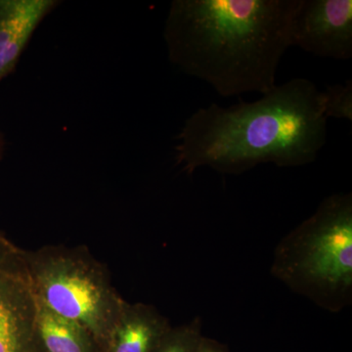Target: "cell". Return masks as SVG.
Segmentation results:
<instances>
[{"mask_svg":"<svg viewBox=\"0 0 352 352\" xmlns=\"http://www.w3.org/2000/svg\"><path fill=\"white\" fill-rule=\"evenodd\" d=\"M25 250L0 231V352H46Z\"/></svg>","mask_w":352,"mask_h":352,"instance_id":"obj_5","label":"cell"},{"mask_svg":"<svg viewBox=\"0 0 352 352\" xmlns=\"http://www.w3.org/2000/svg\"><path fill=\"white\" fill-rule=\"evenodd\" d=\"M197 352H229V351L221 342L204 336Z\"/></svg>","mask_w":352,"mask_h":352,"instance_id":"obj_12","label":"cell"},{"mask_svg":"<svg viewBox=\"0 0 352 352\" xmlns=\"http://www.w3.org/2000/svg\"><path fill=\"white\" fill-rule=\"evenodd\" d=\"M298 0H175L164 22L168 59L222 97L276 87Z\"/></svg>","mask_w":352,"mask_h":352,"instance_id":"obj_1","label":"cell"},{"mask_svg":"<svg viewBox=\"0 0 352 352\" xmlns=\"http://www.w3.org/2000/svg\"><path fill=\"white\" fill-rule=\"evenodd\" d=\"M289 38L315 56L351 59V0H298Z\"/></svg>","mask_w":352,"mask_h":352,"instance_id":"obj_6","label":"cell"},{"mask_svg":"<svg viewBox=\"0 0 352 352\" xmlns=\"http://www.w3.org/2000/svg\"><path fill=\"white\" fill-rule=\"evenodd\" d=\"M327 120L320 90L293 78L252 103L198 109L176 138V164L188 175L204 166L241 175L261 164L305 166L326 144Z\"/></svg>","mask_w":352,"mask_h":352,"instance_id":"obj_2","label":"cell"},{"mask_svg":"<svg viewBox=\"0 0 352 352\" xmlns=\"http://www.w3.org/2000/svg\"><path fill=\"white\" fill-rule=\"evenodd\" d=\"M6 142L3 133L0 131V163L3 160L4 154H6Z\"/></svg>","mask_w":352,"mask_h":352,"instance_id":"obj_13","label":"cell"},{"mask_svg":"<svg viewBox=\"0 0 352 352\" xmlns=\"http://www.w3.org/2000/svg\"><path fill=\"white\" fill-rule=\"evenodd\" d=\"M271 274L323 309L352 302V194H335L281 240Z\"/></svg>","mask_w":352,"mask_h":352,"instance_id":"obj_3","label":"cell"},{"mask_svg":"<svg viewBox=\"0 0 352 352\" xmlns=\"http://www.w3.org/2000/svg\"><path fill=\"white\" fill-rule=\"evenodd\" d=\"M171 327L153 305L126 302L103 352H153Z\"/></svg>","mask_w":352,"mask_h":352,"instance_id":"obj_8","label":"cell"},{"mask_svg":"<svg viewBox=\"0 0 352 352\" xmlns=\"http://www.w3.org/2000/svg\"><path fill=\"white\" fill-rule=\"evenodd\" d=\"M61 1L0 0V82L13 74L34 32Z\"/></svg>","mask_w":352,"mask_h":352,"instance_id":"obj_7","label":"cell"},{"mask_svg":"<svg viewBox=\"0 0 352 352\" xmlns=\"http://www.w3.org/2000/svg\"><path fill=\"white\" fill-rule=\"evenodd\" d=\"M203 337L201 319L196 318L190 323L173 326L153 352H197Z\"/></svg>","mask_w":352,"mask_h":352,"instance_id":"obj_10","label":"cell"},{"mask_svg":"<svg viewBox=\"0 0 352 352\" xmlns=\"http://www.w3.org/2000/svg\"><path fill=\"white\" fill-rule=\"evenodd\" d=\"M322 109L324 115L335 119L352 120V82L344 85H333L321 91Z\"/></svg>","mask_w":352,"mask_h":352,"instance_id":"obj_11","label":"cell"},{"mask_svg":"<svg viewBox=\"0 0 352 352\" xmlns=\"http://www.w3.org/2000/svg\"><path fill=\"white\" fill-rule=\"evenodd\" d=\"M38 328L46 352H100L87 328L55 314L39 298Z\"/></svg>","mask_w":352,"mask_h":352,"instance_id":"obj_9","label":"cell"},{"mask_svg":"<svg viewBox=\"0 0 352 352\" xmlns=\"http://www.w3.org/2000/svg\"><path fill=\"white\" fill-rule=\"evenodd\" d=\"M25 259L39 300L87 328L103 352L126 302L113 286L107 266L85 245H43L25 250Z\"/></svg>","mask_w":352,"mask_h":352,"instance_id":"obj_4","label":"cell"}]
</instances>
